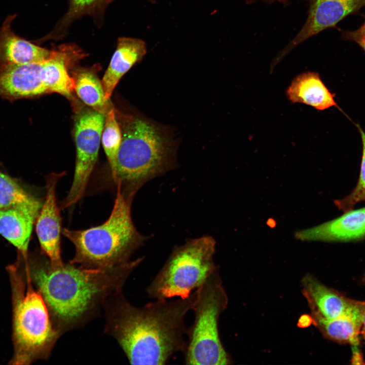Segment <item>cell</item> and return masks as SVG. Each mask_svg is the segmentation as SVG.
Instances as JSON below:
<instances>
[{
	"label": "cell",
	"instance_id": "cell-28",
	"mask_svg": "<svg viewBox=\"0 0 365 365\" xmlns=\"http://www.w3.org/2000/svg\"><path fill=\"white\" fill-rule=\"evenodd\" d=\"M246 1H247L248 3H253L255 1H256L257 0H246ZM262 1H263L264 2L269 3H272L273 2H278L282 3L283 4H286V3H287V2L288 0H262Z\"/></svg>",
	"mask_w": 365,
	"mask_h": 365
},
{
	"label": "cell",
	"instance_id": "cell-3",
	"mask_svg": "<svg viewBox=\"0 0 365 365\" xmlns=\"http://www.w3.org/2000/svg\"><path fill=\"white\" fill-rule=\"evenodd\" d=\"M133 199L117 188L112 211L105 222L85 230L63 229V235L76 249L70 263L94 268L116 266L131 261L132 254L146 240L132 220Z\"/></svg>",
	"mask_w": 365,
	"mask_h": 365
},
{
	"label": "cell",
	"instance_id": "cell-15",
	"mask_svg": "<svg viewBox=\"0 0 365 365\" xmlns=\"http://www.w3.org/2000/svg\"><path fill=\"white\" fill-rule=\"evenodd\" d=\"M42 204L0 208V234L26 255Z\"/></svg>",
	"mask_w": 365,
	"mask_h": 365
},
{
	"label": "cell",
	"instance_id": "cell-9",
	"mask_svg": "<svg viewBox=\"0 0 365 365\" xmlns=\"http://www.w3.org/2000/svg\"><path fill=\"white\" fill-rule=\"evenodd\" d=\"M364 6L365 0H311L308 17L304 26L277 56L273 65L306 39L334 27L344 18Z\"/></svg>",
	"mask_w": 365,
	"mask_h": 365
},
{
	"label": "cell",
	"instance_id": "cell-6",
	"mask_svg": "<svg viewBox=\"0 0 365 365\" xmlns=\"http://www.w3.org/2000/svg\"><path fill=\"white\" fill-rule=\"evenodd\" d=\"M215 245L212 237L205 236L174 247L146 288L148 296L156 300L188 298L218 267L213 260Z\"/></svg>",
	"mask_w": 365,
	"mask_h": 365
},
{
	"label": "cell",
	"instance_id": "cell-14",
	"mask_svg": "<svg viewBox=\"0 0 365 365\" xmlns=\"http://www.w3.org/2000/svg\"><path fill=\"white\" fill-rule=\"evenodd\" d=\"M15 17H7L0 29V66L42 62L54 57L57 50L40 47L14 33L11 24Z\"/></svg>",
	"mask_w": 365,
	"mask_h": 365
},
{
	"label": "cell",
	"instance_id": "cell-24",
	"mask_svg": "<svg viewBox=\"0 0 365 365\" xmlns=\"http://www.w3.org/2000/svg\"><path fill=\"white\" fill-rule=\"evenodd\" d=\"M343 38L358 44L365 52V20L362 25L353 31L343 32Z\"/></svg>",
	"mask_w": 365,
	"mask_h": 365
},
{
	"label": "cell",
	"instance_id": "cell-27",
	"mask_svg": "<svg viewBox=\"0 0 365 365\" xmlns=\"http://www.w3.org/2000/svg\"><path fill=\"white\" fill-rule=\"evenodd\" d=\"M360 334L365 339V307L363 312L362 324L360 330Z\"/></svg>",
	"mask_w": 365,
	"mask_h": 365
},
{
	"label": "cell",
	"instance_id": "cell-26",
	"mask_svg": "<svg viewBox=\"0 0 365 365\" xmlns=\"http://www.w3.org/2000/svg\"><path fill=\"white\" fill-rule=\"evenodd\" d=\"M312 322H313L312 317L307 315L301 316L299 321V324H300V326L303 327L308 326L311 324Z\"/></svg>",
	"mask_w": 365,
	"mask_h": 365
},
{
	"label": "cell",
	"instance_id": "cell-19",
	"mask_svg": "<svg viewBox=\"0 0 365 365\" xmlns=\"http://www.w3.org/2000/svg\"><path fill=\"white\" fill-rule=\"evenodd\" d=\"M365 303L355 309L333 319L312 316L313 322L324 336L340 343L356 346L360 333Z\"/></svg>",
	"mask_w": 365,
	"mask_h": 365
},
{
	"label": "cell",
	"instance_id": "cell-11",
	"mask_svg": "<svg viewBox=\"0 0 365 365\" xmlns=\"http://www.w3.org/2000/svg\"><path fill=\"white\" fill-rule=\"evenodd\" d=\"M43 62L0 66V97L14 100L48 93L42 77Z\"/></svg>",
	"mask_w": 365,
	"mask_h": 365
},
{
	"label": "cell",
	"instance_id": "cell-5",
	"mask_svg": "<svg viewBox=\"0 0 365 365\" xmlns=\"http://www.w3.org/2000/svg\"><path fill=\"white\" fill-rule=\"evenodd\" d=\"M194 320L188 328L185 362L189 365H226L231 358L220 339L218 321L228 299L217 267L194 291Z\"/></svg>",
	"mask_w": 365,
	"mask_h": 365
},
{
	"label": "cell",
	"instance_id": "cell-4",
	"mask_svg": "<svg viewBox=\"0 0 365 365\" xmlns=\"http://www.w3.org/2000/svg\"><path fill=\"white\" fill-rule=\"evenodd\" d=\"M122 127L111 175L117 188L133 198L145 183L171 169V150L158 128L146 121L130 118Z\"/></svg>",
	"mask_w": 365,
	"mask_h": 365
},
{
	"label": "cell",
	"instance_id": "cell-23",
	"mask_svg": "<svg viewBox=\"0 0 365 365\" xmlns=\"http://www.w3.org/2000/svg\"><path fill=\"white\" fill-rule=\"evenodd\" d=\"M359 131L362 142V155L358 181L349 195L335 201L336 206L344 212L352 209L360 202L365 201V133L361 129Z\"/></svg>",
	"mask_w": 365,
	"mask_h": 365
},
{
	"label": "cell",
	"instance_id": "cell-2",
	"mask_svg": "<svg viewBox=\"0 0 365 365\" xmlns=\"http://www.w3.org/2000/svg\"><path fill=\"white\" fill-rule=\"evenodd\" d=\"M143 258L113 267L86 268L48 261L30 267L31 278L47 307L53 325L62 334L84 324L121 292Z\"/></svg>",
	"mask_w": 365,
	"mask_h": 365
},
{
	"label": "cell",
	"instance_id": "cell-17",
	"mask_svg": "<svg viewBox=\"0 0 365 365\" xmlns=\"http://www.w3.org/2000/svg\"><path fill=\"white\" fill-rule=\"evenodd\" d=\"M145 43L139 39L120 38L117 48L101 80L106 98L110 99L121 78L146 54Z\"/></svg>",
	"mask_w": 365,
	"mask_h": 365
},
{
	"label": "cell",
	"instance_id": "cell-22",
	"mask_svg": "<svg viewBox=\"0 0 365 365\" xmlns=\"http://www.w3.org/2000/svg\"><path fill=\"white\" fill-rule=\"evenodd\" d=\"M122 140L121 129L117 120L114 108L105 115L101 135V142L110 168L116 162L117 155Z\"/></svg>",
	"mask_w": 365,
	"mask_h": 365
},
{
	"label": "cell",
	"instance_id": "cell-21",
	"mask_svg": "<svg viewBox=\"0 0 365 365\" xmlns=\"http://www.w3.org/2000/svg\"><path fill=\"white\" fill-rule=\"evenodd\" d=\"M41 203L15 180L0 171V208Z\"/></svg>",
	"mask_w": 365,
	"mask_h": 365
},
{
	"label": "cell",
	"instance_id": "cell-1",
	"mask_svg": "<svg viewBox=\"0 0 365 365\" xmlns=\"http://www.w3.org/2000/svg\"><path fill=\"white\" fill-rule=\"evenodd\" d=\"M194 297L193 291L185 299L156 300L137 307L122 291L115 294L103 306L105 330L116 340L131 364H165L174 354L186 351L185 318Z\"/></svg>",
	"mask_w": 365,
	"mask_h": 365
},
{
	"label": "cell",
	"instance_id": "cell-10",
	"mask_svg": "<svg viewBox=\"0 0 365 365\" xmlns=\"http://www.w3.org/2000/svg\"><path fill=\"white\" fill-rule=\"evenodd\" d=\"M65 174L52 173L46 178V196L36 220V233L43 253L51 264H63L61 258V217L57 203L56 188L59 179Z\"/></svg>",
	"mask_w": 365,
	"mask_h": 365
},
{
	"label": "cell",
	"instance_id": "cell-12",
	"mask_svg": "<svg viewBox=\"0 0 365 365\" xmlns=\"http://www.w3.org/2000/svg\"><path fill=\"white\" fill-rule=\"evenodd\" d=\"M303 241L346 242L365 237V207L351 209L341 216L317 226L298 231Z\"/></svg>",
	"mask_w": 365,
	"mask_h": 365
},
{
	"label": "cell",
	"instance_id": "cell-13",
	"mask_svg": "<svg viewBox=\"0 0 365 365\" xmlns=\"http://www.w3.org/2000/svg\"><path fill=\"white\" fill-rule=\"evenodd\" d=\"M302 284L304 296L312 310V316L333 319L365 303V301L351 299L328 288L310 275L304 277Z\"/></svg>",
	"mask_w": 365,
	"mask_h": 365
},
{
	"label": "cell",
	"instance_id": "cell-18",
	"mask_svg": "<svg viewBox=\"0 0 365 365\" xmlns=\"http://www.w3.org/2000/svg\"><path fill=\"white\" fill-rule=\"evenodd\" d=\"M81 56L73 48L64 46L57 50L54 57L43 62L42 77L48 93L56 92L67 98L71 97L75 91V82L67 68Z\"/></svg>",
	"mask_w": 365,
	"mask_h": 365
},
{
	"label": "cell",
	"instance_id": "cell-7",
	"mask_svg": "<svg viewBox=\"0 0 365 365\" xmlns=\"http://www.w3.org/2000/svg\"><path fill=\"white\" fill-rule=\"evenodd\" d=\"M14 364H28L50 354L60 334L54 327L46 304L30 286L16 291L13 315Z\"/></svg>",
	"mask_w": 365,
	"mask_h": 365
},
{
	"label": "cell",
	"instance_id": "cell-20",
	"mask_svg": "<svg viewBox=\"0 0 365 365\" xmlns=\"http://www.w3.org/2000/svg\"><path fill=\"white\" fill-rule=\"evenodd\" d=\"M72 77L75 91L86 104L105 116L114 108L106 98L101 81L92 70L78 69L73 72Z\"/></svg>",
	"mask_w": 365,
	"mask_h": 365
},
{
	"label": "cell",
	"instance_id": "cell-8",
	"mask_svg": "<svg viewBox=\"0 0 365 365\" xmlns=\"http://www.w3.org/2000/svg\"><path fill=\"white\" fill-rule=\"evenodd\" d=\"M105 116L93 109L77 117L74 136L77 155L73 180L60 208L75 205L84 196L96 161Z\"/></svg>",
	"mask_w": 365,
	"mask_h": 365
},
{
	"label": "cell",
	"instance_id": "cell-16",
	"mask_svg": "<svg viewBox=\"0 0 365 365\" xmlns=\"http://www.w3.org/2000/svg\"><path fill=\"white\" fill-rule=\"evenodd\" d=\"M288 100L323 111L337 107L334 95L330 91L317 72L306 71L297 76L286 91Z\"/></svg>",
	"mask_w": 365,
	"mask_h": 365
},
{
	"label": "cell",
	"instance_id": "cell-25",
	"mask_svg": "<svg viewBox=\"0 0 365 365\" xmlns=\"http://www.w3.org/2000/svg\"><path fill=\"white\" fill-rule=\"evenodd\" d=\"M96 0H73V10L78 11L90 5Z\"/></svg>",
	"mask_w": 365,
	"mask_h": 365
}]
</instances>
